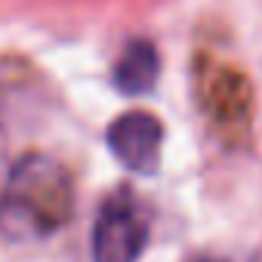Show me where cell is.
Wrapping results in <instances>:
<instances>
[{
  "instance_id": "obj_3",
  "label": "cell",
  "mask_w": 262,
  "mask_h": 262,
  "mask_svg": "<svg viewBox=\"0 0 262 262\" xmlns=\"http://www.w3.org/2000/svg\"><path fill=\"white\" fill-rule=\"evenodd\" d=\"M148 244V219L129 191H114L93 225V262H136Z\"/></svg>"
},
{
  "instance_id": "obj_5",
  "label": "cell",
  "mask_w": 262,
  "mask_h": 262,
  "mask_svg": "<svg viewBox=\"0 0 262 262\" xmlns=\"http://www.w3.org/2000/svg\"><path fill=\"white\" fill-rule=\"evenodd\" d=\"M158 74H161L158 47L151 40H142V37L139 40H129L123 47V53L117 56V65H114V83L126 96L148 93L158 83Z\"/></svg>"
},
{
  "instance_id": "obj_2",
  "label": "cell",
  "mask_w": 262,
  "mask_h": 262,
  "mask_svg": "<svg viewBox=\"0 0 262 262\" xmlns=\"http://www.w3.org/2000/svg\"><path fill=\"white\" fill-rule=\"evenodd\" d=\"M198 96L210 123L228 142L247 136L253 120V90L247 74L222 62H204V68H198Z\"/></svg>"
},
{
  "instance_id": "obj_4",
  "label": "cell",
  "mask_w": 262,
  "mask_h": 262,
  "mask_svg": "<svg viewBox=\"0 0 262 262\" xmlns=\"http://www.w3.org/2000/svg\"><path fill=\"white\" fill-rule=\"evenodd\" d=\"M164 126L148 111H126L108 126L111 155L136 173H151L161 161Z\"/></svg>"
},
{
  "instance_id": "obj_6",
  "label": "cell",
  "mask_w": 262,
  "mask_h": 262,
  "mask_svg": "<svg viewBox=\"0 0 262 262\" xmlns=\"http://www.w3.org/2000/svg\"><path fill=\"white\" fill-rule=\"evenodd\" d=\"M201 262H219V259H201Z\"/></svg>"
},
{
  "instance_id": "obj_1",
  "label": "cell",
  "mask_w": 262,
  "mask_h": 262,
  "mask_svg": "<svg viewBox=\"0 0 262 262\" xmlns=\"http://www.w3.org/2000/svg\"><path fill=\"white\" fill-rule=\"evenodd\" d=\"M74 210L68 170L40 151L22 155L0 185V237L43 241L53 237Z\"/></svg>"
}]
</instances>
